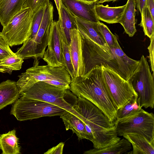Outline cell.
Returning <instances> with one entry per match:
<instances>
[{"label":"cell","mask_w":154,"mask_h":154,"mask_svg":"<svg viewBox=\"0 0 154 154\" xmlns=\"http://www.w3.org/2000/svg\"><path fill=\"white\" fill-rule=\"evenodd\" d=\"M47 46L42 58L47 65L52 67H64L58 20H53L50 26Z\"/></svg>","instance_id":"obj_11"},{"label":"cell","mask_w":154,"mask_h":154,"mask_svg":"<svg viewBox=\"0 0 154 154\" xmlns=\"http://www.w3.org/2000/svg\"><path fill=\"white\" fill-rule=\"evenodd\" d=\"M123 13L119 22L123 27L125 33L132 37L137 32L135 24L136 10L135 0H128Z\"/></svg>","instance_id":"obj_20"},{"label":"cell","mask_w":154,"mask_h":154,"mask_svg":"<svg viewBox=\"0 0 154 154\" xmlns=\"http://www.w3.org/2000/svg\"><path fill=\"white\" fill-rule=\"evenodd\" d=\"M33 15L30 8L22 9L3 27L0 33L10 47L23 44L30 37Z\"/></svg>","instance_id":"obj_8"},{"label":"cell","mask_w":154,"mask_h":154,"mask_svg":"<svg viewBox=\"0 0 154 154\" xmlns=\"http://www.w3.org/2000/svg\"><path fill=\"white\" fill-rule=\"evenodd\" d=\"M136 7L140 14L143 8L145 6L146 0H135Z\"/></svg>","instance_id":"obj_35"},{"label":"cell","mask_w":154,"mask_h":154,"mask_svg":"<svg viewBox=\"0 0 154 154\" xmlns=\"http://www.w3.org/2000/svg\"><path fill=\"white\" fill-rule=\"evenodd\" d=\"M110 50L114 57L112 62L115 67V71L128 81L138 66L139 60H134L128 56L119 44Z\"/></svg>","instance_id":"obj_12"},{"label":"cell","mask_w":154,"mask_h":154,"mask_svg":"<svg viewBox=\"0 0 154 154\" xmlns=\"http://www.w3.org/2000/svg\"><path fill=\"white\" fill-rule=\"evenodd\" d=\"M154 35H152L150 38V43L149 46L148 48L149 53V58L150 63L151 69L152 71L153 72L152 74L153 75L154 72Z\"/></svg>","instance_id":"obj_32"},{"label":"cell","mask_w":154,"mask_h":154,"mask_svg":"<svg viewBox=\"0 0 154 154\" xmlns=\"http://www.w3.org/2000/svg\"><path fill=\"white\" fill-rule=\"evenodd\" d=\"M69 90L78 97L92 103L115 123L118 109L104 79L101 65L95 66L82 76L71 78Z\"/></svg>","instance_id":"obj_1"},{"label":"cell","mask_w":154,"mask_h":154,"mask_svg":"<svg viewBox=\"0 0 154 154\" xmlns=\"http://www.w3.org/2000/svg\"><path fill=\"white\" fill-rule=\"evenodd\" d=\"M0 72L3 73L7 72L10 74H11L10 72L8 69L2 66H0Z\"/></svg>","instance_id":"obj_38"},{"label":"cell","mask_w":154,"mask_h":154,"mask_svg":"<svg viewBox=\"0 0 154 154\" xmlns=\"http://www.w3.org/2000/svg\"><path fill=\"white\" fill-rule=\"evenodd\" d=\"M125 4L118 7H110L107 5L101 4L95 5V11L99 20L109 24L119 23L123 13Z\"/></svg>","instance_id":"obj_16"},{"label":"cell","mask_w":154,"mask_h":154,"mask_svg":"<svg viewBox=\"0 0 154 154\" xmlns=\"http://www.w3.org/2000/svg\"><path fill=\"white\" fill-rule=\"evenodd\" d=\"M19 138L14 129L8 133L0 134V149L2 154H20Z\"/></svg>","instance_id":"obj_22"},{"label":"cell","mask_w":154,"mask_h":154,"mask_svg":"<svg viewBox=\"0 0 154 154\" xmlns=\"http://www.w3.org/2000/svg\"><path fill=\"white\" fill-rule=\"evenodd\" d=\"M137 95L139 106L146 109L154 106L153 76L146 58L142 55L138 66L128 80Z\"/></svg>","instance_id":"obj_5"},{"label":"cell","mask_w":154,"mask_h":154,"mask_svg":"<svg viewBox=\"0 0 154 154\" xmlns=\"http://www.w3.org/2000/svg\"><path fill=\"white\" fill-rule=\"evenodd\" d=\"M61 2L75 16L95 23L100 21L95 11L96 2L88 3L79 0H61Z\"/></svg>","instance_id":"obj_14"},{"label":"cell","mask_w":154,"mask_h":154,"mask_svg":"<svg viewBox=\"0 0 154 154\" xmlns=\"http://www.w3.org/2000/svg\"><path fill=\"white\" fill-rule=\"evenodd\" d=\"M25 0H0V22L3 27L21 9Z\"/></svg>","instance_id":"obj_19"},{"label":"cell","mask_w":154,"mask_h":154,"mask_svg":"<svg viewBox=\"0 0 154 154\" xmlns=\"http://www.w3.org/2000/svg\"><path fill=\"white\" fill-rule=\"evenodd\" d=\"M60 116L66 131L71 130L73 133L76 134L79 140L85 139L88 140L85 124L79 117L78 112L72 113L66 110Z\"/></svg>","instance_id":"obj_15"},{"label":"cell","mask_w":154,"mask_h":154,"mask_svg":"<svg viewBox=\"0 0 154 154\" xmlns=\"http://www.w3.org/2000/svg\"></svg>","instance_id":"obj_40"},{"label":"cell","mask_w":154,"mask_h":154,"mask_svg":"<svg viewBox=\"0 0 154 154\" xmlns=\"http://www.w3.org/2000/svg\"><path fill=\"white\" fill-rule=\"evenodd\" d=\"M58 20L62 38L69 45L71 42V31L73 29H77V27L75 16L62 3Z\"/></svg>","instance_id":"obj_18"},{"label":"cell","mask_w":154,"mask_h":154,"mask_svg":"<svg viewBox=\"0 0 154 154\" xmlns=\"http://www.w3.org/2000/svg\"><path fill=\"white\" fill-rule=\"evenodd\" d=\"M16 82L10 79L0 83V110L14 103L20 97Z\"/></svg>","instance_id":"obj_17"},{"label":"cell","mask_w":154,"mask_h":154,"mask_svg":"<svg viewBox=\"0 0 154 154\" xmlns=\"http://www.w3.org/2000/svg\"><path fill=\"white\" fill-rule=\"evenodd\" d=\"M131 144L125 138L120 139L117 143L101 149H93L85 151L84 154H122L131 148Z\"/></svg>","instance_id":"obj_23"},{"label":"cell","mask_w":154,"mask_h":154,"mask_svg":"<svg viewBox=\"0 0 154 154\" xmlns=\"http://www.w3.org/2000/svg\"><path fill=\"white\" fill-rule=\"evenodd\" d=\"M70 35L71 42L69 47L74 69V77L82 76L85 72L82 36L77 29L72 30Z\"/></svg>","instance_id":"obj_13"},{"label":"cell","mask_w":154,"mask_h":154,"mask_svg":"<svg viewBox=\"0 0 154 154\" xmlns=\"http://www.w3.org/2000/svg\"><path fill=\"white\" fill-rule=\"evenodd\" d=\"M61 39L63 57L64 67L68 72L71 78L74 77V71L71 59L69 45L63 39L61 34Z\"/></svg>","instance_id":"obj_28"},{"label":"cell","mask_w":154,"mask_h":154,"mask_svg":"<svg viewBox=\"0 0 154 154\" xmlns=\"http://www.w3.org/2000/svg\"><path fill=\"white\" fill-rule=\"evenodd\" d=\"M85 2L93 3L96 2L97 1V0H79Z\"/></svg>","instance_id":"obj_39"},{"label":"cell","mask_w":154,"mask_h":154,"mask_svg":"<svg viewBox=\"0 0 154 154\" xmlns=\"http://www.w3.org/2000/svg\"><path fill=\"white\" fill-rule=\"evenodd\" d=\"M76 99L72 107L84 122L94 148L101 149L118 142L121 138L116 132L114 123L90 101L82 97Z\"/></svg>","instance_id":"obj_2"},{"label":"cell","mask_w":154,"mask_h":154,"mask_svg":"<svg viewBox=\"0 0 154 154\" xmlns=\"http://www.w3.org/2000/svg\"><path fill=\"white\" fill-rule=\"evenodd\" d=\"M23 61V59L16 55L9 56L0 60V66L6 68L12 73L13 70H20Z\"/></svg>","instance_id":"obj_27"},{"label":"cell","mask_w":154,"mask_h":154,"mask_svg":"<svg viewBox=\"0 0 154 154\" xmlns=\"http://www.w3.org/2000/svg\"><path fill=\"white\" fill-rule=\"evenodd\" d=\"M114 124L118 136L134 134L154 142V115L152 112L141 108L132 116L117 119Z\"/></svg>","instance_id":"obj_6"},{"label":"cell","mask_w":154,"mask_h":154,"mask_svg":"<svg viewBox=\"0 0 154 154\" xmlns=\"http://www.w3.org/2000/svg\"><path fill=\"white\" fill-rule=\"evenodd\" d=\"M137 96H134L122 107L117 111V119H120L132 116L142 108L137 102Z\"/></svg>","instance_id":"obj_25"},{"label":"cell","mask_w":154,"mask_h":154,"mask_svg":"<svg viewBox=\"0 0 154 154\" xmlns=\"http://www.w3.org/2000/svg\"><path fill=\"white\" fill-rule=\"evenodd\" d=\"M16 55L0 32V61L8 56Z\"/></svg>","instance_id":"obj_31"},{"label":"cell","mask_w":154,"mask_h":154,"mask_svg":"<svg viewBox=\"0 0 154 154\" xmlns=\"http://www.w3.org/2000/svg\"><path fill=\"white\" fill-rule=\"evenodd\" d=\"M54 7L51 2L47 5L42 20L36 34L30 37L15 53L23 59L33 58L39 61L42 58L48 46L50 26L53 20Z\"/></svg>","instance_id":"obj_3"},{"label":"cell","mask_w":154,"mask_h":154,"mask_svg":"<svg viewBox=\"0 0 154 154\" xmlns=\"http://www.w3.org/2000/svg\"><path fill=\"white\" fill-rule=\"evenodd\" d=\"M141 14V20L139 24L143 29L145 35L150 38L154 35V20L147 7L145 6Z\"/></svg>","instance_id":"obj_24"},{"label":"cell","mask_w":154,"mask_h":154,"mask_svg":"<svg viewBox=\"0 0 154 154\" xmlns=\"http://www.w3.org/2000/svg\"><path fill=\"white\" fill-rule=\"evenodd\" d=\"M119 0H97L96 2V4H101L106 2H109L111 1L113 2H115L116 1H118Z\"/></svg>","instance_id":"obj_37"},{"label":"cell","mask_w":154,"mask_h":154,"mask_svg":"<svg viewBox=\"0 0 154 154\" xmlns=\"http://www.w3.org/2000/svg\"><path fill=\"white\" fill-rule=\"evenodd\" d=\"M145 6L149 9L152 18L154 20V0H146Z\"/></svg>","instance_id":"obj_34"},{"label":"cell","mask_w":154,"mask_h":154,"mask_svg":"<svg viewBox=\"0 0 154 154\" xmlns=\"http://www.w3.org/2000/svg\"><path fill=\"white\" fill-rule=\"evenodd\" d=\"M103 75L118 109L137 95L129 82L108 66L101 65Z\"/></svg>","instance_id":"obj_10"},{"label":"cell","mask_w":154,"mask_h":154,"mask_svg":"<svg viewBox=\"0 0 154 154\" xmlns=\"http://www.w3.org/2000/svg\"><path fill=\"white\" fill-rule=\"evenodd\" d=\"M96 25L97 29L103 37L110 49L119 44L116 35L112 33L106 25L100 21L97 23Z\"/></svg>","instance_id":"obj_26"},{"label":"cell","mask_w":154,"mask_h":154,"mask_svg":"<svg viewBox=\"0 0 154 154\" xmlns=\"http://www.w3.org/2000/svg\"><path fill=\"white\" fill-rule=\"evenodd\" d=\"M131 144L132 154H154V142H150L143 137L134 134L123 136Z\"/></svg>","instance_id":"obj_21"},{"label":"cell","mask_w":154,"mask_h":154,"mask_svg":"<svg viewBox=\"0 0 154 154\" xmlns=\"http://www.w3.org/2000/svg\"><path fill=\"white\" fill-rule=\"evenodd\" d=\"M39 61L34 60L32 67L18 76L19 79L16 84L20 94L28 90L40 81L59 80L71 83V77L64 67L39 66Z\"/></svg>","instance_id":"obj_4"},{"label":"cell","mask_w":154,"mask_h":154,"mask_svg":"<svg viewBox=\"0 0 154 154\" xmlns=\"http://www.w3.org/2000/svg\"><path fill=\"white\" fill-rule=\"evenodd\" d=\"M66 110L45 102L20 97L14 103L10 113L18 121H24L45 116H60Z\"/></svg>","instance_id":"obj_7"},{"label":"cell","mask_w":154,"mask_h":154,"mask_svg":"<svg viewBox=\"0 0 154 154\" xmlns=\"http://www.w3.org/2000/svg\"><path fill=\"white\" fill-rule=\"evenodd\" d=\"M49 0H25L22 9L30 8L33 14L42 6L48 5Z\"/></svg>","instance_id":"obj_30"},{"label":"cell","mask_w":154,"mask_h":154,"mask_svg":"<svg viewBox=\"0 0 154 154\" xmlns=\"http://www.w3.org/2000/svg\"><path fill=\"white\" fill-rule=\"evenodd\" d=\"M67 90L40 81L35 83L28 90L21 93L20 96L24 99L45 102L76 113L72 105L64 99Z\"/></svg>","instance_id":"obj_9"},{"label":"cell","mask_w":154,"mask_h":154,"mask_svg":"<svg viewBox=\"0 0 154 154\" xmlns=\"http://www.w3.org/2000/svg\"><path fill=\"white\" fill-rule=\"evenodd\" d=\"M64 144L60 142L55 146L49 149L44 154H61L63 153Z\"/></svg>","instance_id":"obj_33"},{"label":"cell","mask_w":154,"mask_h":154,"mask_svg":"<svg viewBox=\"0 0 154 154\" xmlns=\"http://www.w3.org/2000/svg\"><path fill=\"white\" fill-rule=\"evenodd\" d=\"M58 11L59 16L60 15V11L61 5L62 4L61 0H54Z\"/></svg>","instance_id":"obj_36"},{"label":"cell","mask_w":154,"mask_h":154,"mask_svg":"<svg viewBox=\"0 0 154 154\" xmlns=\"http://www.w3.org/2000/svg\"><path fill=\"white\" fill-rule=\"evenodd\" d=\"M46 6L47 5L41 7L33 14L32 33L30 37L34 36L38 32L42 20Z\"/></svg>","instance_id":"obj_29"}]
</instances>
